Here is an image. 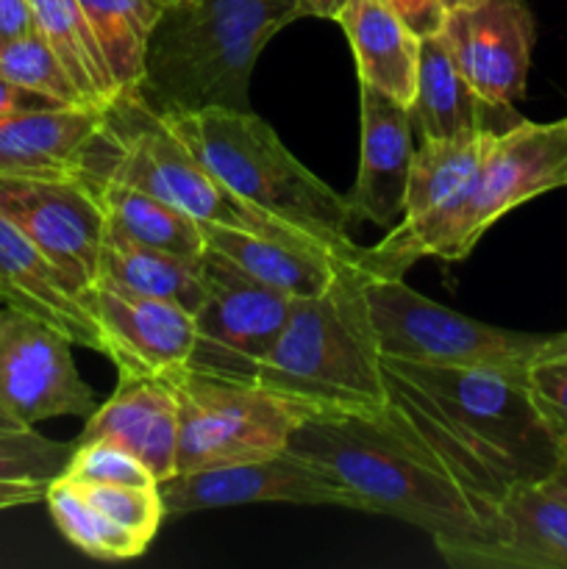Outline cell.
Wrapping results in <instances>:
<instances>
[{
    "label": "cell",
    "instance_id": "33",
    "mask_svg": "<svg viewBox=\"0 0 567 569\" xmlns=\"http://www.w3.org/2000/svg\"><path fill=\"white\" fill-rule=\"evenodd\" d=\"M526 389L567 456V331L556 333V342L531 361Z\"/></svg>",
    "mask_w": 567,
    "mask_h": 569
},
{
    "label": "cell",
    "instance_id": "7",
    "mask_svg": "<svg viewBox=\"0 0 567 569\" xmlns=\"http://www.w3.org/2000/svg\"><path fill=\"white\" fill-rule=\"evenodd\" d=\"M367 306L378 350L387 359L417 365L495 370L526 376L556 333H523L470 320L415 292L404 276H367Z\"/></svg>",
    "mask_w": 567,
    "mask_h": 569
},
{
    "label": "cell",
    "instance_id": "2",
    "mask_svg": "<svg viewBox=\"0 0 567 569\" xmlns=\"http://www.w3.org/2000/svg\"><path fill=\"white\" fill-rule=\"evenodd\" d=\"M287 450L326 470L359 500V511L409 522L437 550L498 542V506L476 498L392 403L378 415L304 417Z\"/></svg>",
    "mask_w": 567,
    "mask_h": 569
},
{
    "label": "cell",
    "instance_id": "39",
    "mask_svg": "<svg viewBox=\"0 0 567 569\" xmlns=\"http://www.w3.org/2000/svg\"><path fill=\"white\" fill-rule=\"evenodd\" d=\"M187 3H192V0H187Z\"/></svg>",
    "mask_w": 567,
    "mask_h": 569
},
{
    "label": "cell",
    "instance_id": "24",
    "mask_svg": "<svg viewBox=\"0 0 567 569\" xmlns=\"http://www.w3.org/2000/svg\"><path fill=\"white\" fill-rule=\"evenodd\" d=\"M92 181L98 183L100 203L106 211V231L183 259H203L209 250L203 226L187 211L115 178H92Z\"/></svg>",
    "mask_w": 567,
    "mask_h": 569
},
{
    "label": "cell",
    "instance_id": "21",
    "mask_svg": "<svg viewBox=\"0 0 567 569\" xmlns=\"http://www.w3.org/2000/svg\"><path fill=\"white\" fill-rule=\"evenodd\" d=\"M337 22L354 50L359 83L409 106L417 89L420 37L381 0H348Z\"/></svg>",
    "mask_w": 567,
    "mask_h": 569
},
{
    "label": "cell",
    "instance_id": "27",
    "mask_svg": "<svg viewBox=\"0 0 567 569\" xmlns=\"http://www.w3.org/2000/svg\"><path fill=\"white\" fill-rule=\"evenodd\" d=\"M106 56L117 89L137 94L145 76V53L161 14L176 0H78Z\"/></svg>",
    "mask_w": 567,
    "mask_h": 569
},
{
    "label": "cell",
    "instance_id": "9",
    "mask_svg": "<svg viewBox=\"0 0 567 569\" xmlns=\"http://www.w3.org/2000/svg\"><path fill=\"white\" fill-rule=\"evenodd\" d=\"M203 303L195 311V348L187 370L256 383L261 361L287 322L292 298L220 256H203Z\"/></svg>",
    "mask_w": 567,
    "mask_h": 569
},
{
    "label": "cell",
    "instance_id": "14",
    "mask_svg": "<svg viewBox=\"0 0 567 569\" xmlns=\"http://www.w3.org/2000/svg\"><path fill=\"white\" fill-rule=\"evenodd\" d=\"M81 298L98 326L103 356L120 378H170L189 367L192 311L111 283H92Z\"/></svg>",
    "mask_w": 567,
    "mask_h": 569
},
{
    "label": "cell",
    "instance_id": "34",
    "mask_svg": "<svg viewBox=\"0 0 567 569\" xmlns=\"http://www.w3.org/2000/svg\"><path fill=\"white\" fill-rule=\"evenodd\" d=\"M381 3L389 6L398 20L420 39L442 31L445 17H448L442 0H381Z\"/></svg>",
    "mask_w": 567,
    "mask_h": 569
},
{
    "label": "cell",
    "instance_id": "12",
    "mask_svg": "<svg viewBox=\"0 0 567 569\" xmlns=\"http://www.w3.org/2000/svg\"><path fill=\"white\" fill-rule=\"evenodd\" d=\"M167 515H192L203 509L248 503H295V506H342L359 511V500L339 487L326 470L298 453L265 456L237 465L206 467L176 472L159 483Z\"/></svg>",
    "mask_w": 567,
    "mask_h": 569
},
{
    "label": "cell",
    "instance_id": "20",
    "mask_svg": "<svg viewBox=\"0 0 567 569\" xmlns=\"http://www.w3.org/2000/svg\"><path fill=\"white\" fill-rule=\"evenodd\" d=\"M203 237L211 250L226 256L239 270L292 300L326 292L337 281L339 270L348 264L322 248L265 237L245 228L203 226Z\"/></svg>",
    "mask_w": 567,
    "mask_h": 569
},
{
    "label": "cell",
    "instance_id": "13",
    "mask_svg": "<svg viewBox=\"0 0 567 569\" xmlns=\"http://www.w3.org/2000/svg\"><path fill=\"white\" fill-rule=\"evenodd\" d=\"M442 39L465 81L493 109L511 111L526 94L537 22L526 0H478L450 9Z\"/></svg>",
    "mask_w": 567,
    "mask_h": 569
},
{
    "label": "cell",
    "instance_id": "8",
    "mask_svg": "<svg viewBox=\"0 0 567 569\" xmlns=\"http://www.w3.org/2000/svg\"><path fill=\"white\" fill-rule=\"evenodd\" d=\"M178 403L176 472L265 459L287 450L304 411L250 381L181 370L167 378Z\"/></svg>",
    "mask_w": 567,
    "mask_h": 569
},
{
    "label": "cell",
    "instance_id": "4",
    "mask_svg": "<svg viewBox=\"0 0 567 569\" xmlns=\"http://www.w3.org/2000/svg\"><path fill=\"white\" fill-rule=\"evenodd\" d=\"M300 17V0H176L148 42L137 98L156 114L250 109L256 59Z\"/></svg>",
    "mask_w": 567,
    "mask_h": 569
},
{
    "label": "cell",
    "instance_id": "26",
    "mask_svg": "<svg viewBox=\"0 0 567 569\" xmlns=\"http://www.w3.org/2000/svg\"><path fill=\"white\" fill-rule=\"evenodd\" d=\"M33 31L48 42L89 109H109L120 98L106 56L78 0H28Z\"/></svg>",
    "mask_w": 567,
    "mask_h": 569
},
{
    "label": "cell",
    "instance_id": "28",
    "mask_svg": "<svg viewBox=\"0 0 567 569\" xmlns=\"http://www.w3.org/2000/svg\"><path fill=\"white\" fill-rule=\"evenodd\" d=\"M72 450L76 442H56L0 409V511L44 500L50 483L70 465Z\"/></svg>",
    "mask_w": 567,
    "mask_h": 569
},
{
    "label": "cell",
    "instance_id": "17",
    "mask_svg": "<svg viewBox=\"0 0 567 569\" xmlns=\"http://www.w3.org/2000/svg\"><path fill=\"white\" fill-rule=\"evenodd\" d=\"M0 303L37 317L72 345L98 350V326L61 267L0 211Z\"/></svg>",
    "mask_w": 567,
    "mask_h": 569
},
{
    "label": "cell",
    "instance_id": "30",
    "mask_svg": "<svg viewBox=\"0 0 567 569\" xmlns=\"http://www.w3.org/2000/svg\"><path fill=\"white\" fill-rule=\"evenodd\" d=\"M0 78L22 89L44 94L61 106H87L72 78L37 31L28 37L0 42ZM89 109V106H87Z\"/></svg>",
    "mask_w": 567,
    "mask_h": 569
},
{
    "label": "cell",
    "instance_id": "25",
    "mask_svg": "<svg viewBox=\"0 0 567 569\" xmlns=\"http://www.w3.org/2000/svg\"><path fill=\"white\" fill-rule=\"evenodd\" d=\"M493 133L495 128L450 139L420 137V144L411 156L404 220L400 222H420L454 206L478 176Z\"/></svg>",
    "mask_w": 567,
    "mask_h": 569
},
{
    "label": "cell",
    "instance_id": "22",
    "mask_svg": "<svg viewBox=\"0 0 567 569\" xmlns=\"http://www.w3.org/2000/svg\"><path fill=\"white\" fill-rule=\"evenodd\" d=\"M493 109L476 94L456 67L442 33L420 39V64H417V89L409 103L411 122L420 137L450 139L493 128L487 120ZM498 131V128H495Z\"/></svg>",
    "mask_w": 567,
    "mask_h": 569
},
{
    "label": "cell",
    "instance_id": "35",
    "mask_svg": "<svg viewBox=\"0 0 567 569\" xmlns=\"http://www.w3.org/2000/svg\"><path fill=\"white\" fill-rule=\"evenodd\" d=\"M33 33V14L28 0H0V42Z\"/></svg>",
    "mask_w": 567,
    "mask_h": 569
},
{
    "label": "cell",
    "instance_id": "6",
    "mask_svg": "<svg viewBox=\"0 0 567 569\" xmlns=\"http://www.w3.org/2000/svg\"><path fill=\"white\" fill-rule=\"evenodd\" d=\"M561 187H567V117L511 122L493 133L478 176L454 206L420 222H398L376 248H365L367 270L404 276L420 259H467L500 217Z\"/></svg>",
    "mask_w": 567,
    "mask_h": 569
},
{
    "label": "cell",
    "instance_id": "37",
    "mask_svg": "<svg viewBox=\"0 0 567 569\" xmlns=\"http://www.w3.org/2000/svg\"><path fill=\"white\" fill-rule=\"evenodd\" d=\"M348 0H300L304 17H320V20H337L339 11Z\"/></svg>",
    "mask_w": 567,
    "mask_h": 569
},
{
    "label": "cell",
    "instance_id": "10",
    "mask_svg": "<svg viewBox=\"0 0 567 569\" xmlns=\"http://www.w3.org/2000/svg\"><path fill=\"white\" fill-rule=\"evenodd\" d=\"M0 211L61 267L78 292L98 281L106 211L92 178L78 172L0 176Z\"/></svg>",
    "mask_w": 567,
    "mask_h": 569
},
{
    "label": "cell",
    "instance_id": "11",
    "mask_svg": "<svg viewBox=\"0 0 567 569\" xmlns=\"http://www.w3.org/2000/svg\"><path fill=\"white\" fill-rule=\"evenodd\" d=\"M0 409L26 426L89 417L98 403L72 361V342L37 317L0 306Z\"/></svg>",
    "mask_w": 567,
    "mask_h": 569
},
{
    "label": "cell",
    "instance_id": "32",
    "mask_svg": "<svg viewBox=\"0 0 567 569\" xmlns=\"http://www.w3.org/2000/svg\"><path fill=\"white\" fill-rule=\"evenodd\" d=\"M70 481L81 483H120V487H159L148 467L109 439L76 445L70 465L61 472Z\"/></svg>",
    "mask_w": 567,
    "mask_h": 569
},
{
    "label": "cell",
    "instance_id": "36",
    "mask_svg": "<svg viewBox=\"0 0 567 569\" xmlns=\"http://www.w3.org/2000/svg\"><path fill=\"white\" fill-rule=\"evenodd\" d=\"M50 106H61L56 100L44 98V94L22 89L17 83L0 78V117L14 114V111H31V109H50Z\"/></svg>",
    "mask_w": 567,
    "mask_h": 569
},
{
    "label": "cell",
    "instance_id": "3",
    "mask_svg": "<svg viewBox=\"0 0 567 569\" xmlns=\"http://www.w3.org/2000/svg\"><path fill=\"white\" fill-rule=\"evenodd\" d=\"M365 253L315 298L292 300L256 383L304 417L378 415L389 406L381 350L367 306Z\"/></svg>",
    "mask_w": 567,
    "mask_h": 569
},
{
    "label": "cell",
    "instance_id": "38",
    "mask_svg": "<svg viewBox=\"0 0 567 569\" xmlns=\"http://www.w3.org/2000/svg\"><path fill=\"white\" fill-rule=\"evenodd\" d=\"M445 3V9H461V6H472V3H478V0H442Z\"/></svg>",
    "mask_w": 567,
    "mask_h": 569
},
{
    "label": "cell",
    "instance_id": "5",
    "mask_svg": "<svg viewBox=\"0 0 567 569\" xmlns=\"http://www.w3.org/2000/svg\"><path fill=\"white\" fill-rule=\"evenodd\" d=\"M159 117L242 203L309 233L337 259L356 261L365 253L350 239L345 194L306 170L250 109L172 111Z\"/></svg>",
    "mask_w": 567,
    "mask_h": 569
},
{
    "label": "cell",
    "instance_id": "1",
    "mask_svg": "<svg viewBox=\"0 0 567 569\" xmlns=\"http://www.w3.org/2000/svg\"><path fill=\"white\" fill-rule=\"evenodd\" d=\"M381 367L400 420L489 506L520 483L550 478L565 459V448L528 398L526 376L387 356Z\"/></svg>",
    "mask_w": 567,
    "mask_h": 569
},
{
    "label": "cell",
    "instance_id": "18",
    "mask_svg": "<svg viewBox=\"0 0 567 569\" xmlns=\"http://www.w3.org/2000/svg\"><path fill=\"white\" fill-rule=\"evenodd\" d=\"M94 439L126 448L159 483L176 476L178 403L167 378H120L115 395L87 417L76 445Z\"/></svg>",
    "mask_w": 567,
    "mask_h": 569
},
{
    "label": "cell",
    "instance_id": "16",
    "mask_svg": "<svg viewBox=\"0 0 567 569\" xmlns=\"http://www.w3.org/2000/svg\"><path fill=\"white\" fill-rule=\"evenodd\" d=\"M498 511V542L442 548L439 556L459 569H567V500L548 481L509 489Z\"/></svg>",
    "mask_w": 567,
    "mask_h": 569
},
{
    "label": "cell",
    "instance_id": "23",
    "mask_svg": "<svg viewBox=\"0 0 567 569\" xmlns=\"http://www.w3.org/2000/svg\"><path fill=\"white\" fill-rule=\"evenodd\" d=\"M94 283H111L128 292L178 303L192 315L206 295L203 259H183L111 231H106Z\"/></svg>",
    "mask_w": 567,
    "mask_h": 569
},
{
    "label": "cell",
    "instance_id": "31",
    "mask_svg": "<svg viewBox=\"0 0 567 569\" xmlns=\"http://www.w3.org/2000/svg\"><path fill=\"white\" fill-rule=\"evenodd\" d=\"M78 492L98 506L103 515L120 522L128 531L139 533L142 539L153 542L159 533L161 520L167 517L165 503H161L159 487H120V483H81L72 481Z\"/></svg>",
    "mask_w": 567,
    "mask_h": 569
},
{
    "label": "cell",
    "instance_id": "15",
    "mask_svg": "<svg viewBox=\"0 0 567 569\" xmlns=\"http://www.w3.org/2000/svg\"><path fill=\"white\" fill-rule=\"evenodd\" d=\"M361 103V156L359 176L348 200L350 226L372 222L378 228H392L404 220L406 183H409L411 122L409 106L398 103L389 94L359 83Z\"/></svg>",
    "mask_w": 567,
    "mask_h": 569
},
{
    "label": "cell",
    "instance_id": "19",
    "mask_svg": "<svg viewBox=\"0 0 567 569\" xmlns=\"http://www.w3.org/2000/svg\"><path fill=\"white\" fill-rule=\"evenodd\" d=\"M106 109L50 106L0 117V176L81 172Z\"/></svg>",
    "mask_w": 567,
    "mask_h": 569
},
{
    "label": "cell",
    "instance_id": "29",
    "mask_svg": "<svg viewBox=\"0 0 567 569\" xmlns=\"http://www.w3.org/2000/svg\"><path fill=\"white\" fill-rule=\"evenodd\" d=\"M44 503H48V511L61 537L76 545L89 559L128 561L148 550V539L122 528L120 522L103 515L98 506L89 503L70 478H56L44 492Z\"/></svg>",
    "mask_w": 567,
    "mask_h": 569
}]
</instances>
